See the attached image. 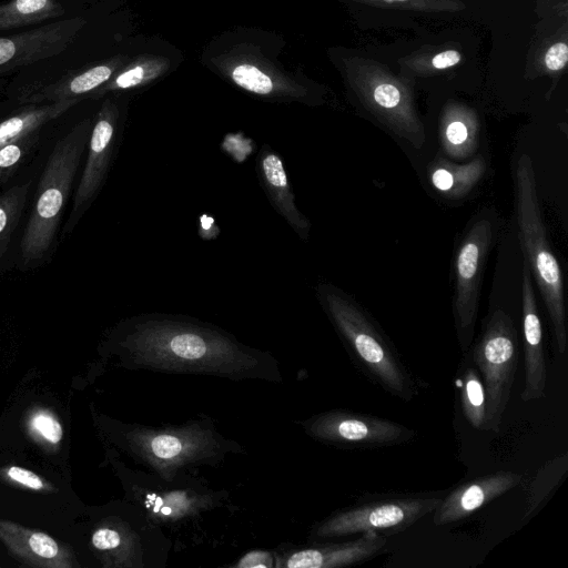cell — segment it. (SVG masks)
Wrapping results in <instances>:
<instances>
[{
	"label": "cell",
	"mask_w": 568,
	"mask_h": 568,
	"mask_svg": "<svg viewBox=\"0 0 568 568\" xmlns=\"http://www.w3.org/2000/svg\"><path fill=\"white\" fill-rule=\"evenodd\" d=\"M30 183L13 185L0 196V258L8 250L27 201Z\"/></svg>",
	"instance_id": "25"
},
{
	"label": "cell",
	"mask_w": 568,
	"mask_h": 568,
	"mask_svg": "<svg viewBox=\"0 0 568 568\" xmlns=\"http://www.w3.org/2000/svg\"><path fill=\"white\" fill-rule=\"evenodd\" d=\"M273 555L266 550H253L245 554L235 565L237 568H271L274 566Z\"/></svg>",
	"instance_id": "32"
},
{
	"label": "cell",
	"mask_w": 568,
	"mask_h": 568,
	"mask_svg": "<svg viewBox=\"0 0 568 568\" xmlns=\"http://www.w3.org/2000/svg\"><path fill=\"white\" fill-rule=\"evenodd\" d=\"M317 300L356 365L390 395L410 402L418 386L392 342L348 294L331 283L316 286Z\"/></svg>",
	"instance_id": "2"
},
{
	"label": "cell",
	"mask_w": 568,
	"mask_h": 568,
	"mask_svg": "<svg viewBox=\"0 0 568 568\" xmlns=\"http://www.w3.org/2000/svg\"><path fill=\"white\" fill-rule=\"evenodd\" d=\"M38 132L11 141L0 148V171L14 166L27 151L36 144Z\"/></svg>",
	"instance_id": "27"
},
{
	"label": "cell",
	"mask_w": 568,
	"mask_h": 568,
	"mask_svg": "<svg viewBox=\"0 0 568 568\" xmlns=\"http://www.w3.org/2000/svg\"><path fill=\"white\" fill-rule=\"evenodd\" d=\"M130 455L164 479L199 465H216L227 454L243 452L234 440L221 435L209 418L179 426H128L122 433Z\"/></svg>",
	"instance_id": "3"
},
{
	"label": "cell",
	"mask_w": 568,
	"mask_h": 568,
	"mask_svg": "<svg viewBox=\"0 0 568 568\" xmlns=\"http://www.w3.org/2000/svg\"><path fill=\"white\" fill-rule=\"evenodd\" d=\"M521 311L524 333V402L542 399L547 383V367L542 344V327L535 297L532 276L524 262L521 274Z\"/></svg>",
	"instance_id": "14"
},
{
	"label": "cell",
	"mask_w": 568,
	"mask_h": 568,
	"mask_svg": "<svg viewBox=\"0 0 568 568\" xmlns=\"http://www.w3.org/2000/svg\"><path fill=\"white\" fill-rule=\"evenodd\" d=\"M256 175L273 209L301 240L306 241L311 232V221L296 205L282 156L267 144L257 153Z\"/></svg>",
	"instance_id": "17"
},
{
	"label": "cell",
	"mask_w": 568,
	"mask_h": 568,
	"mask_svg": "<svg viewBox=\"0 0 568 568\" xmlns=\"http://www.w3.org/2000/svg\"><path fill=\"white\" fill-rule=\"evenodd\" d=\"M567 468V454L549 460L538 473L530 489L526 516L536 510L549 491L557 485Z\"/></svg>",
	"instance_id": "26"
},
{
	"label": "cell",
	"mask_w": 568,
	"mask_h": 568,
	"mask_svg": "<svg viewBox=\"0 0 568 568\" xmlns=\"http://www.w3.org/2000/svg\"><path fill=\"white\" fill-rule=\"evenodd\" d=\"M387 2H395V1H405V0H385Z\"/></svg>",
	"instance_id": "35"
},
{
	"label": "cell",
	"mask_w": 568,
	"mask_h": 568,
	"mask_svg": "<svg viewBox=\"0 0 568 568\" xmlns=\"http://www.w3.org/2000/svg\"><path fill=\"white\" fill-rule=\"evenodd\" d=\"M2 175H3V172H2V171H0V180L2 179Z\"/></svg>",
	"instance_id": "36"
},
{
	"label": "cell",
	"mask_w": 568,
	"mask_h": 568,
	"mask_svg": "<svg viewBox=\"0 0 568 568\" xmlns=\"http://www.w3.org/2000/svg\"><path fill=\"white\" fill-rule=\"evenodd\" d=\"M302 426L318 442L349 449L397 446L416 437V432L403 424L345 409L312 416Z\"/></svg>",
	"instance_id": "9"
},
{
	"label": "cell",
	"mask_w": 568,
	"mask_h": 568,
	"mask_svg": "<svg viewBox=\"0 0 568 568\" xmlns=\"http://www.w3.org/2000/svg\"><path fill=\"white\" fill-rule=\"evenodd\" d=\"M459 61H460V54L457 51L448 50V51L438 53L433 59V65L437 69H445V68L457 64Z\"/></svg>",
	"instance_id": "34"
},
{
	"label": "cell",
	"mask_w": 568,
	"mask_h": 568,
	"mask_svg": "<svg viewBox=\"0 0 568 568\" xmlns=\"http://www.w3.org/2000/svg\"><path fill=\"white\" fill-rule=\"evenodd\" d=\"M386 537L377 532H363L351 541L318 545L297 549L276 566L287 568H341L368 561L386 547Z\"/></svg>",
	"instance_id": "16"
},
{
	"label": "cell",
	"mask_w": 568,
	"mask_h": 568,
	"mask_svg": "<svg viewBox=\"0 0 568 568\" xmlns=\"http://www.w3.org/2000/svg\"><path fill=\"white\" fill-rule=\"evenodd\" d=\"M494 225L488 219L477 220L462 240L455 256L453 314L463 352L470 345L477 318L486 258L493 243Z\"/></svg>",
	"instance_id": "8"
},
{
	"label": "cell",
	"mask_w": 568,
	"mask_h": 568,
	"mask_svg": "<svg viewBox=\"0 0 568 568\" xmlns=\"http://www.w3.org/2000/svg\"><path fill=\"white\" fill-rule=\"evenodd\" d=\"M32 426L50 443L57 444L62 439L63 429L61 424L47 413H38L32 418Z\"/></svg>",
	"instance_id": "29"
},
{
	"label": "cell",
	"mask_w": 568,
	"mask_h": 568,
	"mask_svg": "<svg viewBox=\"0 0 568 568\" xmlns=\"http://www.w3.org/2000/svg\"><path fill=\"white\" fill-rule=\"evenodd\" d=\"M120 105L105 99L97 113L88 142V156L73 197L64 232L73 230L101 191L110 170L120 136Z\"/></svg>",
	"instance_id": "11"
},
{
	"label": "cell",
	"mask_w": 568,
	"mask_h": 568,
	"mask_svg": "<svg viewBox=\"0 0 568 568\" xmlns=\"http://www.w3.org/2000/svg\"><path fill=\"white\" fill-rule=\"evenodd\" d=\"M171 60L154 54H142L128 60L111 79L92 92L89 98L98 99L110 92L142 88L164 75Z\"/></svg>",
	"instance_id": "20"
},
{
	"label": "cell",
	"mask_w": 568,
	"mask_h": 568,
	"mask_svg": "<svg viewBox=\"0 0 568 568\" xmlns=\"http://www.w3.org/2000/svg\"><path fill=\"white\" fill-rule=\"evenodd\" d=\"M460 381V403L466 420L473 428L486 430L487 400L480 374L467 367Z\"/></svg>",
	"instance_id": "24"
},
{
	"label": "cell",
	"mask_w": 568,
	"mask_h": 568,
	"mask_svg": "<svg viewBox=\"0 0 568 568\" xmlns=\"http://www.w3.org/2000/svg\"><path fill=\"white\" fill-rule=\"evenodd\" d=\"M442 498L428 495H388L361 501L338 510L318 523L311 535L315 539L363 534L400 532L433 513Z\"/></svg>",
	"instance_id": "6"
},
{
	"label": "cell",
	"mask_w": 568,
	"mask_h": 568,
	"mask_svg": "<svg viewBox=\"0 0 568 568\" xmlns=\"http://www.w3.org/2000/svg\"><path fill=\"white\" fill-rule=\"evenodd\" d=\"M486 171L483 156H476L465 164H457L438 158L428 168L430 184L448 199L466 196L481 180Z\"/></svg>",
	"instance_id": "19"
},
{
	"label": "cell",
	"mask_w": 568,
	"mask_h": 568,
	"mask_svg": "<svg viewBox=\"0 0 568 568\" xmlns=\"http://www.w3.org/2000/svg\"><path fill=\"white\" fill-rule=\"evenodd\" d=\"M176 477L169 480L142 474L132 484L138 505L154 521L179 524L222 505L225 497L202 486L200 480Z\"/></svg>",
	"instance_id": "10"
},
{
	"label": "cell",
	"mask_w": 568,
	"mask_h": 568,
	"mask_svg": "<svg viewBox=\"0 0 568 568\" xmlns=\"http://www.w3.org/2000/svg\"><path fill=\"white\" fill-rule=\"evenodd\" d=\"M79 101L78 99H70L40 106L31 105L6 119L0 122V148L24 135L38 132L42 125L57 119Z\"/></svg>",
	"instance_id": "21"
},
{
	"label": "cell",
	"mask_w": 568,
	"mask_h": 568,
	"mask_svg": "<svg viewBox=\"0 0 568 568\" xmlns=\"http://www.w3.org/2000/svg\"><path fill=\"white\" fill-rule=\"evenodd\" d=\"M214 64L236 87L255 97L275 102H305L308 99L304 85L254 50L234 49L217 57Z\"/></svg>",
	"instance_id": "12"
},
{
	"label": "cell",
	"mask_w": 568,
	"mask_h": 568,
	"mask_svg": "<svg viewBox=\"0 0 568 568\" xmlns=\"http://www.w3.org/2000/svg\"><path fill=\"white\" fill-rule=\"evenodd\" d=\"M85 23L81 17L67 18L0 38V73L62 53Z\"/></svg>",
	"instance_id": "13"
},
{
	"label": "cell",
	"mask_w": 568,
	"mask_h": 568,
	"mask_svg": "<svg viewBox=\"0 0 568 568\" xmlns=\"http://www.w3.org/2000/svg\"><path fill=\"white\" fill-rule=\"evenodd\" d=\"M521 480L523 476L518 473L498 470L467 481L442 498L433 511V521L436 526H444L463 520L516 488Z\"/></svg>",
	"instance_id": "15"
},
{
	"label": "cell",
	"mask_w": 568,
	"mask_h": 568,
	"mask_svg": "<svg viewBox=\"0 0 568 568\" xmlns=\"http://www.w3.org/2000/svg\"><path fill=\"white\" fill-rule=\"evenodd\" d=\"M126 61L125 55H115L78 72H70L54 83L31 91L21 101L40 103L89 98L92 92L108 82Z\"/></svg>",
	"instance_id": "18"
},
{
	"label": "cell",
	"mask_w": 568,
	"mask_h": 568,
	"mask_svg": "<svg viewBox=\"0 0 568 568\" xmlns=\"http://www.w3.org/2000/svg\"><path fill=\"white\" fill-rule=\"evenodd\" d=\"M64 14L57 0H10L0 4V31L37 24Z\"/></svg>",
	"instance_id": "22"
},
{
	"label": "cell",
	"mask_w": 568,
	"mask_h": 568,
	"mask_svg": "<svg viewBox=\"0 0 568 568\" xmlns=\"http://www.w3.org/2000/svg\"><path fill=\"white\" fill-rule=\"evenodd\" d=\"M6 474L11 480L17 481L31 489L41 490L45 488V484L43 483V480L37 474L29 469L18 466H11L6 469Z\"/></svg>",
	"instance_id": "31"
},
{
	"label": "cell",
	"mask_w": 568,
	"mask_h": 568,
	"mask_svg": "<svg viewBox=\"0 0 568 568\" xmlns=\"http://www.w3.org/2000/svg\"><path fill=\"white\" fill-rule=\"evenodd\" d=\"M486 392V430L499 432L518 365V338L513 318L496 310L473 348Z\"/></svg>",
	"instance_id": "7"
},
{
	"label": "cell",
	"mask_w": 568,
	"mask_h": 568,
	"mask_svg": "<svg viewBox=\"0 0 568 568\" xmlns=\"http://www.w3.org/2000/svg\"><path fill=\"white\" fill-rule=\"evenodd\" d=\"M118 347L134 368L231 381L282 382L278 362L270 353L241 343L212 323L186 315L132 316L118 328Z\"/></svg>",
	"instance_id": "1"
},
{
	"label": "cell",
	"mask_w": 568,
	"mask_h": 568,
	"mask_svg": "<svg viewBox=\"0 0 568 568\" xmlns=\"http://www.w3.org/2000/svg\"><path fill=\"white\" fill-rule=\"evenodd\" d=\"M568 60L567 44L559 42L549 48L545 55V62L548 69L558 71L562 69Z\"/></svg>",
	"instance_id": "33"
},
{
	"label": "cell",
	"mask_w": 568,
	"mask_h": 568,
	"mask_svg": "<svg viewBox=\"0 0 568 568\" xmlns=\"http://www.w3.org/2000/svg\"><path fill=\"white\" fill-rule=\"evenodd\" d=\"M91 128L90 120L75 125L55 143L47 161L21 240V256L27 265L43 261L55 243L60 220L88 146Z\"/></svg>",
	"instance_id": "5"
},
{
	"label": "cell",
	"mask_w": 568,
	"mask_h": 568,
	"mask_svg": "<svg viewBox=\"0 0 568 568\" xmlns=\"http://www.w3.org/2000/svg\"><path fill=\"white\" fill-rule=\"evenodd\" d=\"M440 144L444 152L455 159H465L477 149V124L465 114L450 113L443 122Z\"/></svg>",
	"instance_id": "23"
},
{
	"label": "cell",
	"mask_w": 568,
	"mask_h": 568,
	"mask_svg": "<svg viewBox=\"0 0 568 568\" xmlns=\"http://www.w3.org/2000/svg\"><path fill=\"white\" fill-rule=\"evenodd\" d=\"M91 540L99 550H116L123 545L124 539L116 529L101 527L94 531Z\"/></svg>",
	"instance_id": "30"
},
{
	"label": "cell",
	"mask_w": 568,
	"mask_h": 568,
	"mask_svg": "<svg viewBox=\"0 0 568 568\" xmlns=\"http://www.w3.org/2000/svg\"><path fill=\"white\" fill-rule=\"evenodd\" d=\"M515 209L519 243L544 300L559 354L567 347L566 308L560 265L554 255L537 194L532 161L523 154L517 161Z\"/></svg>",
	"instance_id": "4"
},
{
	"label": "cell",
	"mask_w": 568,
	"mask_h": 568,
	"mask_svg": "<svg viewBox=\"0 0 568 568\" xmlns=\"http://www.w3.org/2000/svg\"><path fill=\"white\" fill-rule=\"evenodd\" d=\"M28 549L33 557L44 560H53L59 558L61 549L57 541L43 532H27Z\"/></svg>",
	"instance_id": "28"
}]
</instances>
